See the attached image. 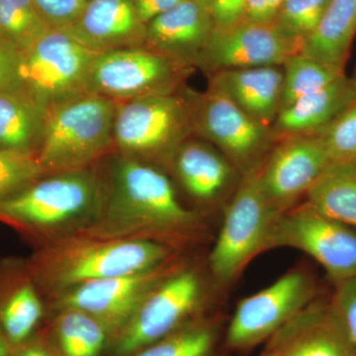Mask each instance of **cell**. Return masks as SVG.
Returning a JSON list of instances; mask_svg holds the SVG:
<instances>
[{
  "label": "cell",
  "instance_id": "cell-1",
  "mask_svg": "<svg viewBox=\"0 0 356 356\" xmlns=\"http://www.w3.org/2000/svg\"><path fill=\"white\" fill-rule=\"evenodd\" d=\"M114 154L108 181H103L102 209L83 236L136 240L193 225L195 216L179 203L165 175L151 163Z\"/></svg>",
  "mask_w": 356,
  "mask_h": 356
},
{
  "label": "cell",
  "instance_id": "cell-2",
  "mask_svg": "<svg viewBox=\"0 0 356 356\" xmlns=\"http://www.w3.org/2000/svg\"><path fill=\"white\" fill-rule=\"evenodd\" d=\"M117 102L84 93L47 111L37 159L46 175L92 168L114 153Z\"/></svg>",
  "mask_w": 356,
  "mask_h": 356
},
{
  "label": "cell",
  "instance_id": "cell-3",
  "mask_svg": "<svg viewBox=\"0 0 356 356\" xmlns=\"http://www.w3.org/2000/svg\"><path fill=\"white\" fill-rule=\"evenodd\" d=\"M168 248L151 240H103L81 236L54 245L38 261L40 280L58 293L90 281L161 267Z\"/></svg>",
  "mask_w": 356,
  "mask_h": 356
},
{
  "label": "cell",
  "instance_id": "cell-4",
  "mask_svg": "<svg viewBox=\"0 0 356 356\" xmlns=\"http://www.w3.org/2000/svg\"><path fill=\"white\" fill-rule=\"evenodd\" d=\"M193 133L187 88L117 102L114 153L144 163L172 165L179 147Z\"/></svg>",
  "mask_w": 356,
  "mask_h": 356
},
{
  "label": "cell",
  "instance_id": "cell-5",
  "mask_svg": "<svg viewBox=\"0 0 356 356\" xmlns=\"http://www.w3.org/2000/svg\"><path fill=\"white\" fill-rule=\"evenodd\" d=\"M103 180L95 168L49 173L0 201V217L37 229H55L99 214Z\"/></svg>",
  "mask_w": 356,
  "mask_h": 356
},
{
  "label": "cell",
  "instance_id": "cell-6",
  "mask_svg": "<svg viewBox=\"0 0 356 356\" xmlns=\"http://www.w3.org/2000/svg\"><path fill=\"white\" fill-rule=\"evenodd\" d=\"M193 67L147 49H121L96 56L86 92L116 102L170 95L184 89Z\"/></svg>",
  "mask_w": 356,
  "mask_h": 356
},
{
  "label": "cell",
  "instance_id": "cell-7",
  "mask_svg": "<svg viewBox=\"0 0 356 356\" xmlns=\"http://www.w3.org/2000/svg\"><path fill=\"white\" fill-rule=\"evenodd\" d=\"M187 92L194 135L219 149L243 175L259 170L261 159L277 143L273 127L254 120L212 89L197 93L187 88Z\"/></svg>",
  "mask_w": 356,
  "mask_h": 356
},
{
  "label": "cell",
  "instance_id": "cell-8",
  "mask_svg": "<svg viewBox=\"0 0 356 356\" xmlns=\"http://www.w3.org/2000/svg\"><path fill=\"white\" fill-rule=\"evenodd\" d=\"M257 172L243 175L211 252V269L221 282L234 280L257 252L266 248L274 222L282 214L267 200Z\"/></svg>",
  "mask_w": 356,
  "mask_h": 356
},
{
  "label": "cell",
  "instance_id": "cell-9",
  "mask_svg": "<svg viewBox=\"0 0 356 356\" xmlns=\"http://www.w3.org/2000/svg\"><path fill=\"white\" fill-rule=\"evenodd\" d=\"M98 54L65 30L50 29L24 51L28 95L46 111L86 92Z\"/></svg>",
  "mask_w": 356,
  "mask_h": 356
},
{
  "label": "cell",
  "instance_id": "cell-10",
  "mask_svg": "<svg viewBox=\"0 0 356 356\" xmlns=\"http://www.w3.org/2000/svg\"><path fill=\"white\" fill-rule=\"evenodd\" d=\"M291 248L318 261L334 283L356 277V229L321 214L308 204L283 212L266 248Z\"/></svg>",
  "mask_w": 356,
  "mask_h": 356
},
{
  "label": "cell",
  "instance_id": "cell-11",
  "mask_svg": "<svg viewBox=\"0 0 356 356\" xmlns=\"http://www.w3.org/2000/svg\"><path fill=\"white\" fill-rule=\"evenodd\" d=\"M302 44L288 37L277 23H259L242 18L217 27L196 67L208 76L222 70L259 67H282Z\"/></svg>",
  "mask_w": 356,
  "mask_h": 356
},
{
  "label": "cell",
  "instance_id": "cell-12",
  "mask_svg": "<svg viewBox=\"0 0 356 356\" xmlns=\"http://www.w3.org/2000/svg\"><path fill=\"white\" fill-rule=\"evenodd\" d=\"M200 294V281L192 271L161 281L115 336L114 355L132 356L172 334L197 305Z\"/></svg>",
  "mask_w": 356,
  "mask_h": 356
},
{
  "label": "cell",
  "instance_id": "cell-13",
  "mask_svg": "<svg viewBox=\"0 0 356 356\" xmlns=\"http://www.w3.org/2000/svg\"><path fill=\"white\" fill-rule=\"evenodd\" d=\"M315 288L310 278L291 271L266 289L243 299L227 332L234 348H247L271 337L290 318L311 303Z\"/></svg>",
  "mask_w": 356,
  "mask_h": 356
},
{
  "label": "cell",
  "instance_id": "cell-14",
  "mask_svg": "<svg viewBox=\"0 0 356 356\" xmlns=\"http://www.w3.org/2000/svg\"><path fill=\"white\" fill-rule=\"evenodd\" d=\"M278 142L257 177L267 200L283 213L306 195L330 158L318 135L295 136Z\"/></svg>",
  "mask_w": 356,
  "mask_h": 356
},
{
  "label": "cell",
  "instance_id": "cell-15",
  "mask_svg": "<svg viewBox=\"0 0 356 356\" xmlns=\"http://www.w3.org/2000/svg\"><path fill=\"white\" fill-rule=\"evenodd\" d=\"M163 280L161 267H158L144 273L90 281L60 292L58 304L62 310L74 309L92 316L115 337Z\"/></svg>",
  "mask_w": 356,
  "mask_h": 356
},
{
  "label": "cell",
  "instance_id": "cell-16",
  "mask_svg": "<svg viewBox=\"0 0 356 356\" xmlns=\"http://www.w3.org/2000/svg\"><path fill=\"white\" fill-rule=\"evenodd\" d=\"M267 353L280 356H356V346L332 302L312 301L280 327Z\"/></svg>",
  "mask_w": 356,
  "mask_h": 356
},
{
  "label": "cell",
  "instance_id": "cell-17",
  "mask_svg": "<svg viewBox=\"0 0 356 356\" xmlns=\"http://www.w3.org/2000/svg\"><path fill=\"white\" fill-rule=\"evenodd\" d=\"M214 28L209 7L184 0L147 23L144 47L194 69Z\"/></svg>",
  "mask_w": 356,
  "mask_h": 356
},
{
  "label": "cell",
  "instance_id": "cell-18",
  "mask_svg": "<svg viewBox=\"0 0 356 356\" xmlns=\"http://www.w3.org/2000/svg\"><path fill=\"white\" fill-rule=\"evenodd\" d=\"M65 31L89 50L102 54L144 47L147 25L138 16L134 0H88Z\"/></svg>",
  "mask_w": 356,
  "mask_h": 356
},
{
  "label": "cell",
  "instance_id": "cell-19",
  "mask_svg": "<svg viewBox=\"0 0 356 356\" xmlns=\"http://www.w3.org/2000/svg\"><path fill=\"white\" fill-rule=\"evenodd\" d=\"M282 67L222 70L209 76L208 88L226 96L243 112L273 127L281 109Z\"/></svg>",
  "mask_w": 356,
  "mask_h": 356
},
{
  "label": "cell",
  "instance_id": "cell-20",
  "mask_svg": "<svg viewBox=\"0 0 356 356\" xmlns=\"http://www.w3.org/2000/svg\"><path fill=\"white\" fill-rule=\"evenodd\" d=\"M355 102V86L343 74L281 110L273 125L276 139L278 142L295 136L317 135Z\"/></svg>",
  "mask_w": 356,
  "mask_h": 356
},
{
  "label": "cell",
  "instance_id": "cell-21",
  "mask_svg": "<svg viewBox=\"0 0 356 356\" xmlns=\"http://www.w3.org/2000/svg\"><path fill=\"white\" fill-rule=\"evenodd\" d=\"M180 184L192 197L211 201L231 184L233 163L206 140L189 138L173 156L172 165Z\"/></svg>",
  "mask_w": 356,
  "mask_h": 356
},
{
  "label": "cell",
  "instance_id": "cell-22",
  "mask_svg": "<svg viewBox=\"0 0 356 356\" xmlns=\"http://www.w3.org/2000/svg\"><path fill=\"white\" fill-rule=\"evenodd\" d=\"M355 33L356 0H331L300 53L343 70Z\"/></svg>",
  "mask_w": 356,
  "mask_h": 356
},
{
  "label": "cell",
  "instance_id": "cell-23",
  "mask_svg": "<svg viewBox=\"0 0 356 356\" xmlns=\"http://www.w3.org/2000/svg\"><path fill=\"white\" fill-rule=\"evenodd\" d=\"M306 196L321 214L356 229V163L330 161Z\"/></svg>",
  "mask_w": 356,
  "mask_h": 356
},
{
  "label": "cell",
  "instance_id": "cell-24",
  "mask_svg": "<svg viewBox=\"0 0 356 356\" xmlns=\"http://www.w3.org/2000/svg\"><path fill=\"white\" fill-rule=\"evenodd\" d=\"M47 111L25 95H0V149L37 154Z\"/></svg>",
  "mask_w": 356,
  "mask_h": 356
},
{
  "label": "cell",
  "instance_id": "cell-25",
  "mask_svg": "<svg viewBox=\"0 0 356 356\" xmlns=\"http://www.w3.org/2000/svg\"><path fill=\"white\" fill-rule=\"evenodd\" d=\"M111 336L108 330L84 312L64 309L55 325L62 356H99Z\"/></svg>",
  "mask_w": 356,
  "mask_h": 356
},
{
  "label": "cell",
  "instance_id": "cell-26",
  "mask_svg": "<svg viewBox=\"0 0 356 356\" xmlns=\"http://www.w3.org/2000/svg\"><path fill=\"white\" fill-rule=\"evenodd\" d=\"M283 83L281 110L304 96L316 92L343 76V70L337 69L302 55H293L282 65Z\"/></svg>",
  "mask_w": 356,
  "mask_h": 356
},
{
  "label": "cell",
  "instance_id": "cell-27",
  "mask_svg": "<svg viewBox=\"0 0 356 356\" xmlns=\"http://www.w3.org/2000/svg\"><path fill=\"white\" fill-rule=\"evenodd\" d=\"M43 316V306L30 283L14 290L0 307V329L13 350L29 341Z\"/></svg>",
  "mask_w": 356,
  "mask_h": 356
},
{
  "label": "cell",
  "instance_id": "cell-28",
  "mask_svg": "<svg viewBox=\"0 0 356 356\" xmlns=\"http://www.w3.org/2000/svg\"><path fill=\"white\" fill-rule=\"evenodd\" d=\"M51 28L33 0H0V40L27 51Z\"/></svg>",
  "mask_w": 356,
  "mask_h": 356
},
{
  "label": "cell",
  "instance_id": "cell-29",
  "mask_svg": "<svg viewBox=\"0 0 356 356\" xmlns=\"http://www.w3.org/2000/svg\"><path fill=\"white\" fill-rule=\"evenodd\" d=\"M44 175L36 154L0 149V201Z\"/></svg>",
  "mask_w": 356,
  "mask_h": 356
},
{
  "label": "cell",
  "instance_id": "cell-30",
  "mask_svg": "<svg viewBox=\"0 0 356 356\" xmlns=\"http://www.w3.org/2000/svg\"><path fill=\"white\" fill-rule=\"evenodd\" d=\"M331 0H284L276 23L290 38L303 44Z\"/></svg>",
  "mask_w": 356,
  "mask_h": 356
},
{
  "label": "cell",
  "instance_id": "cell-31",
  "mask_svg": "<svg viewBox=\"0 0 356 356\" xmlns=\"http://www.w3.org/2000/svg\"><path fill=\"white\" fill-rule=\"evenodd\" d=\"M213 334L206 327H191L172 334L132 356H207Z\"/></svg>",
  "mask_w": 356,
  "mask_h": 356
},
{
  "label": "cell",
  "instance_id": "cell-32",
  "mask_svg": "<svg viewBox=\"0 0 356 356\" xmlns=\"http://www.w3.org/2000/svg\"><path fill=\"white\" fill-rule=\"evenodd\" d=\"M330 161L356 163V102L317 134Z\"/></svg>",
  "mask_w": 356,
  "mask_h": 356
},
{
  "label": "cell",
  "instance_id": "cell-33",
  "mask_svg": "<svg viewBox=\"0 0 356 356\" xmlns=\"http://www.w3.org/2000/svg\"><path fill=\"white\" fill-rule=\"evenodd\" d=\"M0 95L30 97L26 89L24 53L2 40H0Z\"/></svg>",
  "mask_w": 356,
  "mask_h": 356
},
{
  "label": "cell",
  "instance_id": "cell-34",
  "mask_svg": "<svg viewBox=\"0 0 356 356\" xmlns=\"http://www.w3.org/2000/svg\"><path fill=\"white\" fill-rule=\"evenodd\" d=\"M51 29L67 30L83 13L88 0H33Z\"/></svg>",
  "mask_w": 356,
  "mask_h": 356
},
{
  "label": "cell",
  "instance_id": "cell-35",
  "mask_svg": "<svg viewBox=\"0 0 356 356\" xmlns=\"http://www.w3.org/2000/svg\"><path fill=\"white\" fill-rule=\"evenodd\" d=\"M331 302L356 346V277L337 283Z\"/></svg>",
  "mask_w": 356,
  "mask_h": 356
},
{
  "label": "cell",
  "instance_id": "cell-36",
  "mask_svg": "<svg viewBox=\"0 0 356 356\" xmlns=\"http://www.w3.org/2000/svg\"><path fill=\"white\" fill-rule=\"evenodd\" d=\"M284 0H245L243 18L259 23L276 22Z\"/></svg>",
  "mask_w": 356,
  "mask_h": 356
},
{
  "label": "cell",
  "instance_id": "cell-37",
  "mask_svg": "<svg viewBox=\"0 0 356 356\" xmlns=\"http://www.w3.org/2000/svg\"><path fill=\"white\" fill-rule=\"evenodd\" d=\"M245 0H211L209 6L215 26L233 24L243 16Z\"/></svg>",
  "mask_w": 356,
  "mask_h": 356
},
{
  "label": "cell",
  "instance_id": "cell-38",
  "mask_svg": "<svg viewBox=\"0 0 356 356\" xmlns=\"http://www.w3.org/2000/svg\"><path fill=\"white\" fill-rule=\"evenodd\" d=\"M184 0H134L140 21L147 25L159 14L170 10Z\"/></svg>",
  "mask_w": 356,
  "mask_h": 356
},
{
  "label": "cell",
  "instance_id": "cell-39",
  "mask_svg": "<svg viewBox=\"0 0 356 356\" xmlns=\"http://www.w3.org/2000/svg\"><path fill=\"white\" fill-rule=\"evenodd\" d=\"M13 356H56L50 348L41 341L31 339L14 348Z\"/></svg>",
  "mask_w": 356,
  "mask_h": 356
},
{
  "label": "cell",
  "instance_id": "cell-40",
  "mask_svg": "<svg viewBox=\"0 0 356 356\" xmlns=\"http://www.w3.org/2000/svg\"><path fill=\"white\" fill-rule=\"evenodd\" d=\"M13 348L7 341L6 336L0 329V356H13Z\"/></svg>",
  "mask_w": 356,
  "mask_h": 356
},
{
  "label": "cell",
  "instance_id": "cell-41",
  "mask_svg": "<svg viewBox=\"0 0 356 356\" xmlns=\"http://www.w3.org/2000/svg\"><path fill=\"white\" fill-rule=\"evenodd\" d=\"M351 81H353V86H355V90H356V69L355 70V74H353V76L351 77Z\"/></svg>",
  "mask_w": 356,
  "mask_h": 356
},
{
  "label": "cell",
  "instance_id": "cell-42",
  "mask_svg": "<svg viewBox=\"0 0 356 356\" xmlns=\"http://www.w3.org/2000/svg\"><path fill=\"white\" fill-rule=\"evenodd\" d=\"M199 1L202 2V3L205 4V6H207L209 7L211 3V0H199Z\"/></svg>",
  "mask_w": 356,
  "mask_h": 356
},
{
  "label": "cell",
  "instance_id": "cell-43",
  "mask_svg": "<svg viewBox=\"0 0 356 356\" xmlns=\"http://www.w3.org/2000/svg\"><path fill=\"white\" fill-rule=\"evenodd\" d=\"M264 356H280V355H273V353H266V355Z\"/></svg>",
  "mask_w": 356,
  "mask_h": 356
}]
</instances>
